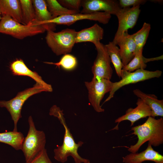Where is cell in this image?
Returning a JSON list of instances; mask_svg holds the SVG:
<instances>
[{
	"instance_id": "9c48e42d",
	"label": "cell",
	"mask_w": 163,
	"mask_h": 163,
	"mask_svg": "<svg viewBox=\"0 0 163 163\" xmlns=\"http://www.w3.org/2000/svg\"><path fill=\"white\" fill-rule=\"evenodd\" d=\"M113 83L110 80L94 77L90 82H85L88 91L89 101L96 112L104 111L100 103L105 94L110 91Z\"/></svg>"
},
{
	"instance_id": "8992f818",
	"label": "cell",
	"mask_w": 163,
	"mask_h": 163,
	"mask_svg": "<svg viewBox=\"0 0 163 163\" xmlns=\"http://www.w3.org/2000/svg\"><path fill=\"white\" fill-rule=\"evenodd\" d=\"M46 30L42 25H24L7 15H2L0 20V33L20 39L43 33Z\"/></svg>"
},
{
	"instance_id": "8fae6325",
	"label": "cell",
	"mask_w": 163,
	"mask_h": 163,
	"mask_svg": "<svg viewBox=\"0 0 163 163\" xmlns=\"http://www.w3.org/2000/svg\"><path fill=\"white\" fill-rule=\"evenodd\" d=\"M94 45L97 54L91 67L93 77L110 80L112 75L113 70L105 45L100 42Z\"/></svg>"
},
{
	"instance_id": "ffe728a7",
	"label": "cell",
	"mask_w": 163,
	"mask_h": 163,
	"mask_svg": "<svg viewBox=\"0 0 163 163\" xmlns=\"http://www.w3.org/2000/svg\"><path fill=\"white\" fill-rule=\"evenodd\" d=\"M32 1L35 11V20L30 25H42L44 26L43 25L46 22L53 19L47 8L45 1L43 0Z\"/></svg>"
},
{
	"instance_id": "d4e9b609",
	"label": "cell",
	"mask_w": 163,
	"mask_h": 163,
	"mask_svg": "<svg viewBox=\"0 0 163 163\" xmlns=\"http://www.w3.org/2000/svg\"><path fill=\"white\" fill-rule=\"evenodd\" d=\"M150 29V24L149 23L144 22L140 30L136 33L131 34L136 46V53L140 49H143Z\"/></svg>"
},
{
	"instance_id": "52a82bcc",
	"label": "cell",
	"mask_w": 163,
	"mask_h": 163,
	"mask_svg": "<svg viewBox=\"0 0 163 163\" xmlns=\"http://www.w3.org/2000/svg\"><path fill=\"white\" fill-rule=\"evenodd\" d=\"M162 74V71L159 70L149 71L141 69L130 72L122 69L120 75L121 79L118 82L113 83L109 95L104 103L109 101L112 98L115 92L122 87L129 84L135 83L152 78H159Z\"/></svg>"
},
{
	"instance_id": "2e32d148",
	"label": "cell",
	"mask_w": 163,
	"mask_h": 163,
	"mask_svg": "<svg viewBox=\"0 0 163 163\" xmlns=\"http://www.w3.org/2000/svg\"><path fill=\"white\" fill-rule=\"evenodd\" d=\"M120 53L123 67L126 66L134 56L136 50V46L131 34L125 33L118 42Z\"/></svg>"
},
{
	"instance_id": "277c9868",
	"label": "cell",
	"mask_w": 163,
	"mask_h": 163,
	"mask_svg": "<svg viewBox=\"0 0 163 163\" xmlns=\"http://www.w3.org/2000/svg\"><path fill=\"white\" fill-rule=\"evenodd\" d=\"M29 129L23 142L21 150L26 163H28L39 152L44 149L46 143L45 133L36 129L31 116L28 118Z\"/></svg>"
},
{
	"instance_id": "1f68e13d",
	"label": "cell",
	"mask_w": 163,
	"mask_h": 163,
	"mask_svg": "<svg viewBox=\"0 0 163 163\" xmlns=\"http://www.w3.org/2000/svg\"><path fill=\"white\" fill-rule=\"evenodd\" d=\"M91 163L89 161V160L88 161H87V162H86L85 163Z\"/></svg>"
},
{
	"instance_id": "3957f363",
	"label": "cell",
	"mask_w": 163,
	"mask_h": 163,
	"mask_svg": "<svg viewBox=\"0 0 163 163\" xmlns=\"http://www.w3.org/2000/svg\"><path fill=\"white\" fill-rule=\"evenodd\" d=\"M76 33L75 30L69 28L57 32L48 30L45 37L46 43L57 56L68 54L75 43Z\"/></svg>"
},
{
	"instance_id": "6da1fadb",
	"label": "cell",
	"mask_w": 163,
	"mask_h": 163,
	"mask_svg": "<svg viewBox=\"0 0 163 163\" xmlns=\"http://www.w3.org/2000/svg\"><path fill=\"white\" fill-rule=\"evenodd\" d=\"M131 130L133 131L131 135L136 136L138 141L135 144L129 147H123L127 148L131 153H136L141 146L147 141L148 144L155 147L163 143L162 117L156 119L149 117L143 123L132 127Z\"/></svg>"
},
{
	"instance_id": "44dd1931",
	"label": "cell",
	"mask_w": 163,
	"mask_h": 163,
	"mask_svg": "<svg viewBox=\"0 0 163 163\" xmlns=\"http://www.w3.org/2000/svg\"><path fill=\"white\" fill-rule=\"evenodd\" d=\"M24 138L21 132L13 131L0 133V142L8 145L17 150H21Z\"/></svg>"
},
{
	"instance_id": "603a6c76",
	"label": "cell",
	"mask_w": 163,
	"mask_h": 163,
	"mask_svg": "<svg viewBox=\"0 0 163 163\" xmlns=\"http://www.w3.org/2000/svg\"><path fill=\"white\" fill-rule=\"evenodd\" d=\"M45 1L47 8L53 19L65 15L79 13L76 11L69 10L64 8L57 0H46Z\"/></svg>"
},
{
	"instance_id": "f546056e",
	"label": "cell",
	"mask_w": 163,
	"mask_h": 163,
	"mask_svg": "<svg viewBox=\"0 0 163 163\" xmlns=\"http://www.w3.org/2000/svg\"><path fill=\"white\" fill-rule=\"evenodd\" d=\"M119 4L122 8H130L140 6L145 4L147 2L145 0H119Z\"/></svg>"
},
{
	"instance_id": "f1b7e54d",
	"label": "cell",
	"mask_w": 163,
	"mask_h": 163,
	"mask_svg": "<svg viewBox=\"0 0 163 163\" xmlns=\"http://www.w3.org/2000/svg\"><path fill=\"white\" fill-rule=\"evenodd\" d=\"M28 163H53L50 159L46 149L39 152Z\"/></svg>"
},
{
	"instance_id": "cb8c5ba5",
	"label": "cell",
	"mask_w": 163,
	"mask_h": 163,
	"mask_svg": "<svg viewBox=\"0 0 163 163\" xmlns=\"http://www.w3.org/2000/svg\"><path fill=\"white\" fill-rule=\"evenodd\" d=\"M23 24L30 25L35 20V11L32 0H20Z\"/></svg>"
},
{
	"instance_id": "d6986e66",
	"label": "cell",
	"mask_w": 163,
	"mask_h": 163,
	"mask_svg": "<svg viewBox=\"0 0 163 163\" xmlns=\"http://www.w3.org/2000/svg\"><path fill=\"white\" fill-rule=\"evenodd\" d=\"M0 12L2 15H8L15 21L23 24L19 0H0Z\"/></svg>"
},
{
	"instance_id": "5bb4252c",
	"label": "cell",
	"mask_w": 163,
	"mask_h": 163,
	"mask_svg": "<svg viewBox=\"0 0 163 163\" xmlns=\"http://www.w3.org/2000/svg\"><path fill=\"white\" fill-rule=\"evenodd\" d=\"M124 163H142L145 161H151L155 163H163V156L155 151L152 146L148 144L146 149L139 153H132L123 157Z\"/></svg>"
},
{
	"instance_id": "4316f807",
	"label": "cell",
	"mask_w": 163,
	"mask_h": 163,
	"mask_svg": "<svg viewBox=\"0 0 163 163\" xmlns=\"http://www.w3.org/2000/svg\"><path fill=\"white\" fill-rule=\"evenodd\" d=\"M44 63L56 65V67L59 68L61 67L67 71H71L74 69L77 64L76 58L73 55L69 54L64 55L58 62L54 63L46 62Z\"/></svg>"
},
{
	"instance_id": "9a60e30c",
	"label": "cell",
	"mask_w": 163,
	"mask_h": 163,
	"mask_svg": "<svg viewBox=\"0 0 163 163\" xmlns=\"http://www.w3.org/2000/svg\"><path fill=\"white\" fill-rule=\"evenodd\" d=\"M10 68L13 75L29 77L34 80L36 83L46 88L49 92L53 91L51 85L44 81L37 72L33 71L29 69L22 59H16L12 62L10 64Z\"/></svg>"
},
{
	"instance_id": "7c38bea8",
	"label": "cell",
	"mask_w": 163,
	"mask_h": 163,
	"mask_svg": "<svg viewBox=\"0 0 163 163\" xmlns=\"http://www.w3.org/2000/svg\"><path fill=\"white\" fill-rule=\"evenodd\" d=\"M81 5L83 13L103 11L116 16L122 9L118 1L115 0H83Z\"/></svg>"
},
{
	"instance_id": "5b68a950",
	"label": "cell",
	"mask_w": 163,
	"mask_h": 163,
	"mask_svg": "<svg viewBox=\"0 0 163 163\" xmlns=\"http://www.w3.org/2000/svg\"><path fill=\"white\" fill-rule=\"evenodd\" d=\"M43 91L49 92L46 88L36 83L33 87L19 92L15 97L9 101H0V107L7 109L14 122L13 131H18L17 123L22 117L21 109L26 101L33 95Z\"/></svg>"
},
{
	"instance_id": "83f0119b",
	"label": "cell",
	"mask_w": 163,
	"mask_h": 163,
	"mask_svg": "<svg viewBox=\"0 0 163 163\" xmlns=\"http://www.w3.org/2000/svg\"><path fill=\"white\" fill-rule=\"evenodd\" d=\"M81 0H59L58 2L63 7L69 10L79 12L81 7Z\"/></svg>"
},
{
	"instance_id": "ac0fdd59",
	"label": "cell",
	"mask_w": 163,
	"mask_h": 163,
	"mask_svg": "<svg viewBox=\"0 0 163 163\" xmlns=\"http://www.w3.org/2000/svg\"><path fill=\"white\" fill-rule=\"evenodd\" d=\"M133 94L149 106L152 113V117L163 116V100H160L154 94L144 93L139 89L133 91Z\"/></svg>"
},
{
	"instance_id": "4fadbf2b",
	"label": "cell",
	"mask_w": 163,
	"mask_h": 163,
	"mask_svg": "<svg viewBox=\"0 0 163 163\" xmlns=\"http://www.w3.org/2000/svg\"><path fill=\"white\" fill-rule=\"evenodd\" d=\"M137 106L134 108H129L126 111L125 114L117 119L115 123L117 124L111 130H118L120 123L124 120L131 122L130 126L139 119L149 117H152V113L150 107L141 99L138 98L136 103Z\"/></svg>"
},
{
	"instance_id": "484cf974",
	"label": "cell",
	"mask_w": 163,
	"mask_h": 163,
	"mask_svg": "<svg viewBox=\"0 0 163 163\" xmlns=\"http://www.w3.org/2000/svg\"><path fill=\"white\" fill-rule=\"evenodd\" d=\"M143 49L138 51L133 59L123 69L129 72H133L138 69H145L147 65L142 55Z\"/></svg>"
},
{
	"instance_id": "7a4b0ae2",
	"label": "cell",
	"mask_w": 163,
	"mask_h": 163,
	"mask_svg": "<svg viewBox=\"0 0 163 163\" xmlns=\"http://www.w3.org/2000/svg\"><path fill=\"white\" fill-rule=\"evenodd\" d=\"M50 115L57 117L65 129L63 143L54 150V158L57 161L64 163L67 160L68 157L71 156L73 158L75 163H84L89 161L81 157L78 152V148L84 142L80 141L77 143L70 132L64 117L63 111L56 105L53 106L50 112Z\"/></svg>"
},
{
	"instance_id": "4dcf8cb0",
	"label": "cell",
	"mask_w": 163,
	"mask_h": 163,
	"mask_svg": "<svg viewBox=\"0 0 163 163\" xmlns=\"http://www.w3.org/2000/svg\"><path fill=\"white\" fill-rule=\"evenodd\" d=\"M1 15H2V14L1 13V12H0V20L1 19V18H2V16H1Z\"/></svg>"
},
{
	"instance_id": "30bf717a",
	"label": "cell",
	"mask_w": 163,
	"mask_h": 163,
	"mask_svg": "<svg viewBox=\"0 0 163 163\" xmlns=\"http://www.w3.org/2000/svg\"><path fill=\"white\" fill-rule=\"evenodd\" d=\"M140 6L122 8L116 15L118 21L117 30L113 41L116 45L128 29L133 28L138 20L141 10Z\"/></svg>"
},
{
	"instance_id": "ba28073f",
	"label": "cell",
	"mask_w": 163,
	"mask_h": 163,
	"mask_svg": "<svg viewBox=\"0 0 163 163\" xmlns=\"http://www.w3.org/2000/svg\"><path fill=\"white\" fill-rule=\"evenodd\" d=\"M111 17L110 14L103 12L78 13L53 19L46 22L43 25L48 29L53 30L55 28L56 24L70 26L77 21L83 20L97 21L103 24H106L108 23Z\"/></svg>"
},
{
	"instance_id": "e0dca14e",
	"label": "cell",
	"mask_w": 163,
	"mask_h": 163,
	"mask_svg": "<svg viewBox=\"0 0 163 163\" xmlns=\"http://www.w3.org/2000/svg\"><path fill=\"white\" fill-rule=\"evenodd\" d=\"M103 29L97 24L77 32L75 43L89 42L94 44L100 42L103 38Z\"/></svg>"
},
{
	"instance_id": "7402d4cb",
	"label": "cell",
	"mask_w": 163,
	"mask_h": 163,
	"mask_svg": "<svg viewBox=\"0 0 163 163\" xmlns=\"http://www.w3.org/2000/svg\"><path fill=\"white\" fill-rule=\"evenodd\" d=\"M105 46L113 63L117 75L120 77L121 71L123 67L120 56L119 48L113 41L110 42Z\"/></svg>"
}]
</instances>
